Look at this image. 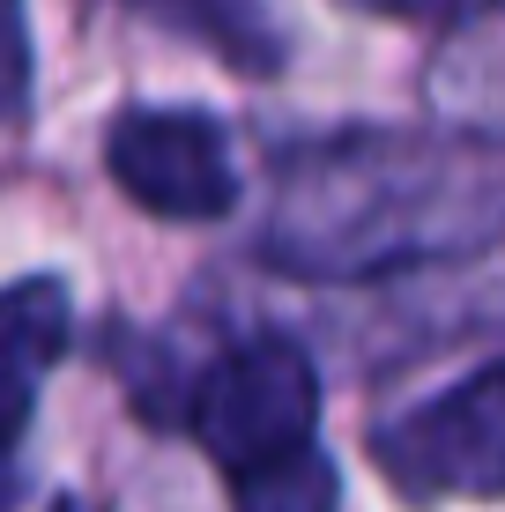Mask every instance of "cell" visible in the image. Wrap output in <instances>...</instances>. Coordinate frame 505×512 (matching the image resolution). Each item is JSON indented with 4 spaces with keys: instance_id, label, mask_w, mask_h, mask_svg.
I'll list each match as a JSON object with an SVG mask.
<instances>
[{
    "instance_id": "5",
    "label": "cell",
    "mask_w": 505,
    "mask_h": 512,
    "mask_svg": "<svg viewBox=\"0 0 505 512\" xmlns=\"http://www.w3.org/2000/svg\"><path fill=\"white\" fill-rule=\"evenodd\" d=\"M231 498H238V512H335V461L320 446H305L290 461L238 475Z\"/></svg>"
},
{
    "instance_id": "6",
    "label": "cell",
    "mask_w": 505,
    "mask_h": 512,
    "mask_svg": "<svg viewBox=\"0 0 505 512\" xmlns=\"http://www.w3.org/2000/svg\"><path fill=\"white\" fill-rule=\"evenodd\" d=\"M30 97V30H23V0H0V119L23 112Z\"/></svg>"
},
{
    "instance_id": "4",
    "label": "cell",
    "mask_w": 505,
    "mask_h": 512,
    "mask_svg": "<svg viewBox=\"0 0 505 512\" xmlns=\"http://www.w3.org/2000/svg\"><path fill=\"white\" fill-rule=\"evenodd\" d=\"M67 349V290L52 275L0 290V505H15V446L30 431L38 386Z\"/></svg>"
},
{
    "instance_id": "1",
    "label": "cell",
    "mask_w": 505,
    "mask_h": 512,
    "mask_svg": "<svg viewBox=\"0 0 505 512\" xmlns=\"http://www.w3.org/2000/svg\"><path fill=\"white\" fill-rule=\"evenodd\" d=\"M312 423H320V379H312L305 349L283 342V334H253V342L223 349L201 372L194 438L231 483L268 468V461H290V453L320 446Z\"/></svg>"
},
{
    "instance_id": "3",
    "label": "cell",
    "mask_w": 505,
    "mask_h": 512,
    "mask_svg": "<svg viewBox=\"0 0 505 512\" xmlns=\"http://www.w3.org/2000/svg\"><path fill=\"white\" fill-rule=\"evenodd\" d=\"M119 193L164 223H216L238 201V164L216 119L201 112H127L104 134Z\"/></svg>"
},
{
    "instance_id": "2",
    "label": "cell",
    "mask_w": 505,
    "mask_h": 512,
    "mask_svg": "<svg viewBox=\"0 0 505 512\" xmlns=\"http://www.w3.org/2000/svg\"><path fill=\"white\" fill-rule=\"evenodd\" d=\"M379 468L409 498H491L505 468V386L498 364H476L461 386L424 401L402 423H379Z\"/></svg>"
},
{
    "instance_id": "7",
    "label": "cell",
    "mask_w": 505,
    "mask_h": 512,
    "mask_svg": "<svg viewBox=\"0 0 505 512\" xmlns=\"http://www.w3.org/2000/svg\"><path fill=\"white\" fill-rule=\"evenodd\" d=\"M357 8H372V15H402V23H439V15H454L461 0H357Z\"/></svg>"
}]
</instances>
